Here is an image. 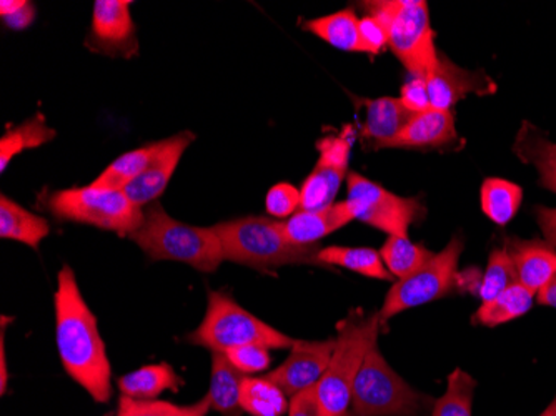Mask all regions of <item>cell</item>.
Wrapping results in <instances>:
<instances>
[{
  "instance_id": "6da1fadb",
  "label": "cell",
  "mask_w": 556,
  "mask_h": 416,
  "mask_svg": "<svg viewBox=\"0 0 556 416\" xmlns=\"http://www.w3.org/2000/svg\"><path fill=\"white\" fill-rule=\"evenodd\" d=\"M55 335L62 367L92 396L108 403L112 396V368L97 318L84 300L74 270L64 265L55 292Z\"/></svg>"
},
{
  "instance_id": "7a4b0ae2",
  "label": "cell",
  "mask_w": 556,
  "mask_h": 416,
  "mask_svg": "<svg viewBox=\"0 0 556 416\" xmlns=\"http://www.w3.org/2000/svg\"><path fill=\"white\" fill-rule=\"evenodd\" d=\"M129 239L152 260H170L214 274L225 262L224 247L214 227H193L175 220L159 202L143 209L140 227Z\"/></svg>"
},
{
  "instance_id": "3957f363",
  "label": "cell",
  "mask_w": 556,
  "mask_h": 416,
  "mask_svg": "<svg viewBox=\"0 0 556 416\" xmlns=\"http://www.w3.org/2000/svg\"><path fill=\"white\" fill-rule=\"evenodd\" d=\"M225 260L258 272L286 265H318L320 247H296L283 234V220L267 217H243L215 225Z\"/></svg>"
},
{
  "instance_id": "277c9868",
  "label": "cell",
  "mask_w": 556,
  "mask_h": 416,
  "mask_svg": "<svg viewBox=\"0 0 556 416\" xmlns=\"http://www.w3.org/2000/svg\"><path fill=\"white\" fill-rule=\"evenodd\" d=\"M380 327L382 322L378 312L364 315L362 310H352L337 325L332 358L324 378L315 387L324 416H343L349 412L353 383L368 350L378 342Z\"/></svg>"
},
{
  "instance_id": "5b68a950",
  "label": "cell",
  "mask_w": 556,
  "mask_h": 416,
  "mask_svg": "<svg viewBox=\"0 0 556 416\" xmlns=\"http://www.w3.org/2000/svg\"><path fill=\"white\" fill-rule=\"evenodd\" d=\"M368 15L382 22L393 50L412 77L428 79L439 61L435 34L424 0H371L365 2Z\"/></svg>"
},
{
  "instance_id": "8992f818",
  "label": "cell",
  "mask_w": 556,
  "mask_h": 416,
  "mask_svg": "<svg viewBox=\"0 0 556 416\" xmlns=\"http://www.w3.org/2000/svg\"><path fill=\"white\" fill-rule=\"evenodd\" d=\"M186 342L212 353H227L243 345H264L270 350L292 349L293 338L258 320L227 292H208L207 314Z\"/></svg>"
},
{
  "instance_id": "52a82bcc",
  "label": "cell",
  "mask_w": 556,
  "mask_h": 416,
  "mask_svg": "<svg viewBox=\"0 0 556 416\" xmlns=\"http://www.w3.org/2000/svg\"><path fill=\"white\" fill-rule=\"evenodd\" d=\"M435 400L403 380L378 349L371 345L353 383L350 412L358 416L432 415Z\"/></svg>"
},
{
  "instance_id": "ba28073f",
  "label": "cell",
  "mask_w": 556,
  "mask_h": 416,
  "mask_svg": "<svg viewBox=\"0 0 556 416\" xmlns=\"http://www.w3.org/2000/svg\"><path fill=\"white\" fill-rule=\"evenodd\" d=\"M42 206L59 222L92 225L121 237L134 234L143 218V209L122 190L92 186L46 193Z\"/></svg>"
},
{
  "instance_id": "9c48e42d",
  "label": "cell",
  "mask_w": 556,
  "mask_h": 416,
  "mask_svg": "<svg viewBox=\"0 0 556 416\" xmlns=\"http://www.w3.org/2000/svg\"><path fill=\"white\" fill-rule=\"evenodd\" d=\"M464 249V237L457 234L424 267L418 268L410 277L396 280L387 293L382 310L378 312L382 325L405 310L417 308L448 295L457 287L458 262Z\"/></svg>"
},
{
  "instance_id": "30bf717a",
  "label": "cell",
  "mask_w": 556,
  "mask_h": 416,
  "mask_svg": "<svg viewBox=\"0 0 556 416\" xmlns=\"http://www.w3.org/2000/svg\"><path fill=\"white\" fill-rule=\"evenodd\" d=\"M345 202L355 220L386 231L390 237H408V228L425 217L420 200L396 196L355 172L346 177Z\"/></svg>"
},
{
  "instance_id": "8fae6325",
  "label": "cell",
  "mask_w": 556,
  "mask_h": 416,
  "mask_svg": "<svg viewBox=\"0 0 556 416\" xmlns=\"http://www.w3.org/2000/svg\"><path fill=\"white\" fill-rule=\"evenodd\" d=\"M352 142L353 136L350 134V128H346L342 136L325 137L318 140L317 149L320 157L300 189L302 211H320L333 205L343 178L346 177Z\"/></svg>"
},
{
  "instance_id": "7c38bea8",
  "label": "cell",
  "mask_w": 556,
  "mask_h": 416,
  "mask_svg": "<svg viewBox=\"0 0 556 416\" xmlns=\"http://www.w3.org/2000/svg\"><path fill=\"white\" fill-rule=\"evenodd\" d=\"M333 349H336V338L321 340V342L295 340L286 362L265 377L282 388V392L289 399H293L299 393L317 387L327 371Z\"/></svg>"
},
{
  "instance_id": "4fadbf2b",
  "label": "cell",
  "mask_w": 556,
  "mask_h": 416,
  "mask_svg": "<svg viewBox=\"0 0 556 416\" xmlns=\"http://www.w3.org/2000/svg\"><path fill=\"white\" fill-rule=\"evenodd\" d=\"M130 5L129 0H97L87 47L111 58L136 55L139 43Z\"/></svg>"
},
{
  "instance_id": "5bb4252c",
  "label": "cell",
  "mask_w": 556,
  "mask_h": 416,
  "mask_svg": "<svg viewBox=\"0 0 556 416\" xmlns=\"http://www.w3.org/2000/svg\"><path fill=\"white\" fill-rule=\"evenodd\" d=\"M430 108L452 112L455 103L475 93L478 97L493 96L495 80L483 71H467L458 67L446 55L439 54L435 68L427 79Z\"/></svg>"
},
{
  "instance_id": "9a60e30c",
  "label": "cell",
  "mask_w": 556,
  "mask_h": 416,
  "mask_svg": "<svg viewBox=\"0 0 556 416\" xmlns=\"http://www.w3.org/2000/svg\"><path fill=\"white\" fill-rule=\"evenodd\" d=\"M195 139V134L189 133V130L165 139V147L161 155L140 177L130 181L129 186H125L122 192L140 209H146L150 203L157 202L162 193L167 190L184 153Z\"/></svg>"
},
{
  "instance_id": "2e32d148",
  "label": "cell",
  "mask_w": 556,
  "mask_h": 416,
  "mask_svg": "<svg viewBox=\"0 0 556 416\" xmlns=\"http://www.w3.org/2000/svg\"><path fill=\"white\" fill-rule=\"evenodd\" d=\"M362 103L365 105V117L358 137L370 150L390 149L393 140L417 115L408 111L402 100L395 97L362 100Z\"/></svg>"
},
{
  "instance_id": "e0dca14e",
  "label": "cell",
  "mask_w": 556,
  "mask_h": 416,
  "mask_svg": "<svg viewBox=\"0 0 556 416\" xmlns=\"http://www.w3.org/2000/svg\"><path fill=\"white\" fill-rule=\"evenodd\" d=\"M458 139L452 112L427 109L415 115L390 149L435 150L443 149Z\"/></svg>"
},
{
  "instance_id": "ac0fdd59",
  "label": "cell",
  "mask_w": 556,
  "mask_h": 416,
  "mask_svg": "<svg viewBox=\"0 0 556 416\" xmlns=\"http://www.w3.org/2000/svg\"><path fill=\"white\" fill-rule=\"evenodd\" d=\"M352 220L355 218L346 202L333 203L320 211L296 212L289 220H283V234L293 245L312 247Z\"/></svg>"
},
{
  "instance_id": "d6986e66",
  "label": "cell",
  "mask_w": 556,
  "mask_h": 416,
  "mask_svg": "<svg viewBox=\"0 0 556 416\" xmlns=\"http://www.w3.org/2000/svg\"><path fill=\"white\" fill-rule=\"evenodd\" d=\"M507 250L514 260L518 283L539 293L556 275V250L543 240L508 239Z\"/></svg>"
},
{
  "instance_id": "ffe728a7",
  "label": "cell",
  "mask_w": 556,
  "mask_h": 416,
  "mask_svg": "<svg viewBox=\"0 0 556 416\" xmlns=\"http://www.w3.org/2000/svg\"><path fill=\"white\" fill-rule=\"evenodd\" d=\"M514 152L523 164L539 172L540 186L556 193V143L540 128L523 122L515 137Z\"/></svg>"
},
{
  "instance_id": "44dd1931",
  "label": "cell",
  "mask_w": 556,
  "mask_h": 416,
  "mask_svg": "<svg viewBox=\"0 0 556 416\" xmlns=\"http://www.w3.org/2000/svg\"><path fill=\"white\" fill-rule=\"evenodd\" d=\"M245 375L233 367L225 353H212L211 388L207 399L211 408L222 416H242L240 388Z\"/></svg>"
},
{
  "instance_id": "7402d4cb",
  "label": "cell",
  "mask_w": 556,
  "mask_h": 416,
  "mask_svg": "<svg viewBox=\"0 0 556 416\" xmlns=\"http://www.w3.org/2000/svg\"><path fill=\"white\" fill-rule=\"evenodd\" d=\"M50 236V224L40 215L25 211L14 200L0 197V237L15 240L30 249H39L40 242Z\"/></svg>"
},
{
  "instance_id": "603a6c76",
  "label": "cell",
  "mask_w": 556,
  "mask_h": 416,
  "mask_svg": "<svg viewBox=\"0 0 556 416\" xmlns=\"http://www.w3.org/2000/svg\"><path fill=\"white\" fill-rule=\"evenodd\" d=\"M182 385V378L175 374L168 363L147 365V367L130 371L117 380L122 396H129L134 400H154L167 390L177 393Z\"/></svg>"
},
{
  "instance_id": "cb8c5ba5",
  "label": "cell",
  "mask_w": 556,
  "mask_h": 416,
  "mask_svg": "<svg viewBox=\"0 0 556 416\" xmlns=\"http://www.w3.org/2000/svg\"><path fill=\"white\" fill-rule=\"evenodd\" d=\"M358 22L361 18L355 15V11L345 9L336 14L312 18L303 24V29L315 34L336 49L345 50V52H367L362 42Z\"/></svg>"
},
{
  "instance_id": "d4e9b609",
  "label": "cell",
  "mask_w": 556,
  "mask_h": 416,
  "mask_svg": "<svg viewBox=\"0 0 556 416\" xmlns=\"http://www.w3.org/2000/svg\"><path fill=\"white\" fill-rule=\"evenodd\" d=\"M164 147L165 140H161V142L147 143V146L124 153L121 157L115 159L90 186L99 187V189H124L152 165V162L161 155Z\"/></svg>"
},
{
  "instance_id": "484cf974",
  "label": "cell",
  "mask_w": 556,
  "mask_h": 416,
  "mask_svg": "<svg viewBox=\"0 0 556 416\" xmlns=\"http://www.w3.org/2000/svg\"><path fill=\"white\" fill-rule=\"evenodd\" d=\"M318 260L325 267H340L355 272L368 278L377 280H390L392 274L387 270L382 255L367 247H325L318 252Z\"/></svg>"
},
{
  "instance_id": "4316f807",
  "label": "cell",
  "mask_w": 556,
  "mask_h": 416,
  "mask_svg": "<svg viewBox=\"0 0 556 416\" xmlns=\"http://www.w3.org/2000/svg\"><path fill=\"white\" fill-rule=\"evenodd\" d=\"M55 136L58 133L47 125L46 117L40 112L17 127L9 128L0 139V172L8 171L9 164L18 153L52 142Z\"/></svg>"
},
{
  "instance_id": "83f0119b",
  "label": "cell",
  "mask_w": 556,
  "mask_h": 416,
  "mask_svg": "<svg viewBox=\"0 0 556 416\" xmlns=\"http://www.w3.org/2000/svg\"><path fill=\"white\" fill-rule=\"evenodd\" d=\"M536 293L528 290L521 283L511 285L510 289L505 290L502 295L490 302L482 303L475 314L473 322L483 327H498V325L508 324L523 317L532 310Z\"/></svg>"
},
{
  "instance_id": "f1b7e54d",
  "label": "cell",
  "mask_w": 556,
  "mask_h": 416,
  "mask_svg": "<svg viewBox=\"0 0 556 416\" xmlns=\"http://www.w3.org/2000/svg\"><path fill=\"white\" fill-rule=\"evenodd\" d=\"M240 406L252 416H282L289 412L290 399L267 377H245L240 388Z\"/></svg>"
},
{
  "instance_id": "f546056e",
  "label": "cell",
  "mask_w": 556,
  "mask_h": 416,
  "mask_svg": "<svg viewBox=\"0 0 556 416\" xmlns=\"http://www.w3.org/2000/svg\"><path fill=\"white\" fill-rule=\"evenodd\" d=\"M523 190L505 178H486L482 186V211L493 224L505 227L520 211Z\"/></svg>"
},
{
  "instance_id": "4dcf8cb0",
  "label": "cell",
  "mask_w": 556,
  "mask_h": 416,
  "mask_svg": "<svg viewBox=\"0 0 556 416\" xmlns=\"http://www.w3.org/2000/svg\"><path fill=\"white\" fill-rule=\"evenodd\" d=\"M380 255H382L383 264H386L387 270L392 274V277L402 280V278L410 277L418 268L424 267L427 262L433 259L435 253L410 242L408 237L392 236L383 243Z\"/></svg>"
},
{
  "instance_id": "1f68e13d",
  "label": "cell",
  "mask_w": 556,
  "mask_h": 416,
  "mask_svg": "<svg viewBox=\"0 0 556 416\" xmlns=\"http://www.w3.org/2000/svg\"><path fill=\"white\" fill-rule=\"evenodd\" d=\"M518 283L517 270L507 247L495 249L490 253L489 265L483 272L482 280L478 281L477 295L482 303L490 302L502 295L511 285Z\"/></svg>"
},
{
  "instance_id": "d6a6232c",
  "label": "cell",
  "mask_w": 556,
  "mask_h": 416,
  "mask_svg": "<svg viewBox=\"0 0 556 416\" xmlns=\"http://www.w3.org/2000/svg\"><path fill=\"white\" fill-rule=\"evenodd\" d=\"M477 380L457 368L448 377L446 392L433 405L432 416H471Z\"/></svg>"
},
{
  "instance_id": "836d02e7",
  "label": "cell",
  "mask_w": 556,
  "mask_h": 416,
  "mask_svg": "<svg viewBox=\"0 0 556 416\" xmlns=\"http://www.w3.org/2000/svg\"><path fill=\"white\" fill-rule=\"evenodd\" d=\"M207 396L192 405L157 402V400H134L121 396L117 416H207L211 412Z\"/></svg>"
},
{
  "instance_id": "e575fe53",
  "label": "cell",
  "mask_w": 556,
  "mask_h": 416,
  "mask_svg": "<svg viewBox=\"0 0 556 416\" xmlns=\"http://www.w3.org/2000/svg\"><path fill=\"white\" fill-rule=\"evenodd\" d=\"M237 370L245 377L261 374L270 367V349L264 345H243L225 353Z\"/></svg>"
},
{
  "instance_id": "d590c367",
  "label": "cell",
  "mask_w": 556,
  "mask_h": 416,
  "mask_svg": "<svg viewBox=\"0 0 556 416\" xmlns=\"http://www.w3.org/2000/svg\"><path fill=\"white\" fill-rule=\"evenodd\" d=\"M300 206V190L290 184H277L268 190L265 199L267 214L277 220L292 217Z\"/></svg>"
},
{
  "instance_id": "8d00e7d4",
  "label": "cell",
  "mask_w": 556,
  "mask_h": 416,
  "mask_svg": "<svg viewBox=\"0 0 556 416\" xmlns=\"http://www.w3.org/2000/svg\"><path fill=\"white\" fill-rule=\"evenodd\" d=\"M358 27H361L362 42H364L367 54L378 55L389 46L386 27L374 15H364L358 22Z\"/></svg>"
},
{
  "instance_id": "74e56055",
  "label": "cell",
  "mask_w": 556,
  "mask_h": 416,
  "mask_svg": "<svg viewBox=\"0 0 556 416\" xmlns=\"http://www.w3.org/2000/svg\"><path fill=\"white\" fill-rule=\"evenodd\" d=\"M400 100H402L403 105H405L408 111L414 112V114H420V112H425L427 109H430L427 80L412 77L410 83H407L402 87Z\"/></svg>"
},
{
  "instance_id": "f35d334b",
  "label": "cell",
  "mask_w": 556,
  "mask_h": 416,
  "mask_svg": "<svg viewBox=\"0 0 556 416\" xmlns=\"http://www.w3.org/2000/svg\"><path fill=\"white\" fill-rule=\"evenodd\" d=\"M289 416H324L317 399V390L311 388L290 399Z\"/></svg>"
},
{
  "instance_id": "ab89813d",
  "label": "cell",
  "mask_w": 556,
  "mask_h": 416,
  "mask_svg": "<svg viewBox=\"0 0 556 416\" xmlns=\"http://www.w3.org/2000/svg\"><path fill=\"white\" fill-rule=\"evenodd\" d=\"M535 217L542 228L545 242L556 250V209L539 205L535 209Z\"/></svg>"
},
{
  "instance_id": "60d3db41",
  "label": "cell",
  "mask_w": 556,
  "mask_h": 416,
  "mask_svg": "<svg viewBox=\"0 0 556 416\" xmlns=\"http://www.w3.org/2000/svg\"><path fill=\"white\" fill-rule=\"evenodd\" d=\"M34 21H36V8L33 2H25L24 8L8 17H2L5 27L11 30H25L33 25Z\"/></svg>"
},
{
  "instance_id": "b9f144b4",
  "label": "cell",
  "mask_w": 556,
  "mask_h": 416,
  "mask_svg": "<svg viewBox=\"0 0 556 416\" xmlns=\"http://www.w3.org/2000/svg\"><path fill=\"white\" fill-rule=\"evenodd\" d=\"M536 302H539L540 305L556 308V275L548 285H545V287L536 293Z\"/></svg>"
},
{
  "instance_id": "7bdbcfd3",
  "label": "cell",
  "mask_w": 556,
  "mask_h": 416,
  "mask_svg": "<svg viewBox=\"0 0 556 416\" xmlns=\"http://www.w3.org/2000/svg\"><path fill=\"white\" fill-rule=\"evenodd\" d=\"M0 338H2V345H0V365H2V383H0V390H2V395H5L8 392V383H9V374H8V363H5V346H4V327H2V333H0Z\"/></svg>"
},
{
  "instance_id": "ee69618b",
  "label": "cell",
  "mask_w": 556,
  "mask_h": 416,
  "mask_svg": "<svg viewBox=\"0 0 556 416\" xmlns=\"http://www.w3.org/2000/svg\"><path fill=\"white\" fill-rule=\"evenodd\" d=\"M25 0H2L0 2V17H8L14 14L18 9L24 8Z\"/></svg>"
},
{
  "instance_id": "f6af8a7d",
  "label": "cell",
  "mask_w": 556,
  "mask_h": 416,
  "mask_svg": "<svg viewBox=\"0 0 556 416\" xmlns=\"http://www.w3.org/2000/svg\"><path fill=\"white\" fill-rule=\"evenodd\" d=\"M540 416H556V396L553 399V402L549 403L548 408H546Z\"/></svg>"
},
{
  "instance_id": "bcb514c9",
  "label": "cell",
  "mask_w": 556,
  "mask_h": 416,
  "mask_svg": "<svg viewBox=\"0 0 556 416\" xmlns=\"http://www.w3.org/2000/svg\"><path fill=\"white\" fill-rule=\"evenodd\" d=\"M343 416H358V415H355V413L350 412V409H349V412H346L345 415H343Z\"/></svg>"
}]
</instances>
